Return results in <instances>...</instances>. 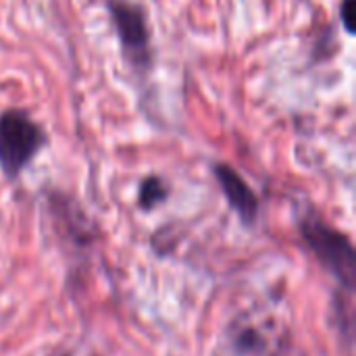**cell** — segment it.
Returning a JSON list of instances; mask_svg holds the SVG:
<instances>
[{"instance_id": "obj_1", "label": "cell", "mask_w": 356, "mask_h": 356, "mask_svg": "<svg viewBox=\"0 0 356 356\" xmlns=\"http://www.w3.org/2000/svg\"><path fill=\"white\" fill-rule=\"evenodd\" d=\"M46 136L42 127L19 108L0 115V169L8 179H15L40 152Z\"/></svg>"}, {"instance_id": "obj_2", "label": "cell", "mask_w": 356, "mask_h": 356, "mask_svg": "<svg viewBox=\"0 0 356 356\" xmlns=\"http://www.w3.org/2000/svg\"><path fill=\"white\" fill-rule=\"evenodd\" d=\"M300 232L317 259L334 273V277L340 280L346 290L353 292L356 288V252L350 240L313 215L300 221Z\"/></svg>"}, {"instance_id": "obj_3", "label": "cell", "mask_w": 356, "mask_h": 356, "mask_svg": "<svg viewBox=\"0 0 356 356\" xmlns=\"http://www.w3.org/2000/svg\"><path fill=\"white\" fill-rule=\"evenodd\" d=\"M106 6L115 23L123 48V56L136 69L148 71L152 65V50H150V29L142 6L129 0H108Z\"/></svg>"}, {"instance_id": "obj_4", "label": "cell", "mask_w": 356, "mask_h": 356, "mask_svg": "<svg viewBox=\"0 0 356 356\" xmlns=\"http://www.w3.org/2000/svg\"><path fill=\"white\" fill-rule=\"evenodd\" d=\"M215 177L229 202V207L238 213V217L244 221V225H252L259 217V198L252 192V188L246 184V179L232 169L229 165L217 163L215 165Z\"/></svg>"}, {"instance_id": "obj_5", "label": "cell", "mask_w": 356, "mask_h": 356, "mask_svg": "<svg viewBox=\"0 0 356 356\" xmlns=\"http://www.w3.org/2000/svg\"><path fill=\"white\" fill-rule=\"evenodd\" d=\"M167 196H169V186H167L161 177L152 175V177H146V179L140 184L138 204H140L144 211H150V209H154L156 204L165 202Z\"/></svg>"}, {"instance_id": "obj_6", "label": "cell", "mask_w": 356, "mask_h": 356, "mask_svg": "<svg viewBox=\"0 0 356 356\" xmlns=\"http://www.w3.org/2000/svg\"><path fill=\"white\" fill-rule=\"evenodd\" d=\"M355 4L356 0H344L342 4H340V17H342V25H344V29L350 33V35H355L356 33V27H355Z\"/></svg>"}]
</instances>
